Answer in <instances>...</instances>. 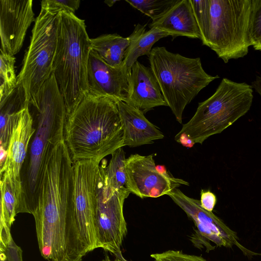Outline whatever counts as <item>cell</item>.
<instances>
[{"mask_svg":"<svg viewBox=\"0 0 261 261\" xmlns=\"http://www.w3.org/2000/svg\"><path fill=\"white\" fill-rule=\"evenodd\" d=\"M100 163L93 160L72 163L71 205L65 261H82L84 256L95 249L94 218Z\"/></svg>","mask_w":261,"mask_h":261,"instance_id":"6","label":"cell"},{"mask_svg":"<svg viewBox=\"0 0 261 261\" xmlns=\"http://www.w3.org/2000/svg\"><path fill=\"white\" fill-rule=\"evenodd\" d=\"M248 33L251 46L261 50V0H251Z\"/></svg>","mask_w":261,"mask_h":261,"instance_id":"25","label":"cell"},{"mask_svg":"<svg viewBox=\"0 0 261 261\" xmlns=\"http://www.w3.org/2000/svg\"><path fill=\"white\" fill-rule=\"evenodd\" d=\"M16 59L13 56L0 53V101L3 100L17 85L15 71Z\"/></svg>","mask_w":261,"mask_h":261,"instance_id":"23","label":"cell"},{"mask_svg":"<svg viewBox=\"0 0 261 261\" xmlns=\"http://www.w3.org/2000/svg\"><path fill=\"white\" fill-rule=\"evenodd\" d=\"M90 39L84 20L72 13L60 12L52 73L63 97L67 115L72 112L88 92Z\"/></svg>","mask_w":261,"mask_h":261,"instance_id":"4","label":"cell"},{"mask_svg":"<svg viewBox=\"0 0 261 261\" xmlns=\"http://www.w3.org/2000/svg\"><path fill=\"white\" fill-rule=\"evenodd\" d=\"M200 203L201 206L204 210L212 212L217 203L216 196L209 190L206 191L201 190Z\"/></svg>","mask_w":261,"mask_h":261,"instance_id":"30","label":"cell"},{"mask_svg":"<svg viewBox=\"0 0 261 261\" xmlns=\"http://www.w3.org/2000/svg\"><path fill=\"white\" fill-rule=\"evenodd\" d=\"M48 261H55V260H49Z\"/></svg>","mask_w":261,"mask_h":261,"instance_id":"37","label":"cell"},{"mask_svg":"<svg viewBox=\"0 0 261 261\" xmlns=\"http://www.w3.org/2000/svg\"><path fill=\"white\" fill-rule=\"evenodd\" d=\"M133 36L123 37L117 34H106L91 38V50L109 65L118 68L123 66L125 53Z\"/></svg>","mask_w":261,"mask_h":261,"instance_id":"20","label":"cell"},{"mask_svg":"<svg viewBox=\"0 0 261 261\" xmlns=\"http://www.w3.org/2000/svg\"><path fill=\"white\" fill-rule=\"evenodd\" d=\"M72 185V162L64 140L49 153L33 214L42 256L65 261Z\"/></svg>","mask_w":261,"mask_h":261,"instance_id":"1","label":"cell"},{"mask_svg":"<svg viewBox=\"0 0 261 261\" xmlns=\"http://www.w3.org/2000/svg\"><path fill=\"white\" fill-rule=\"evenodd\" d=\"M60 12L41 6L35 20L30 44L17 76V85L24 88L29 105L35 103L41 88L52 74Z\"/></svg>","mask_w":261,"mask_h":261,"instance_id":"9","label":"cell"},{"mask_svg":"<svg viewBox=\"0 0 261 261\" xmlns=\"http://www.w3.org/2000/svg\"><path fill=\"white\" fill-rule=\"evenodd\" d=\"M125 102L144 113L156 107L168 106L151 68L138 61L131 68Z\"/></svg>","mask_w":261,"mask_h":261,"instance_id":"15","label":"cell"},{"mask_svg":"<svg viewBox=\"0 0 261 261\" xmlns=\"http://www.w3.org/2000/svg\"><path fill=\"white\" fill-rule=\"evenodd\" d=\"M107 165V161L103 159L99 166L94 218L95 249L101 248L120 257L121 247L127 232L123 204L130 192L127 189L114 190L109 185L105 171Z\"/></svg>","mask_w":261,"mask_h":261,"instance_id":"10","label":"cell"},{"mask_svg":"<svg viewBox=\"0 0 261 261\" xmlns=\"http://www.w3.org/2000/svg\"><path fill=\"white\" fill-rule=\"evenodd\" d=\"M154 261H206L201 256L190 255L181 251L169 250L150 255Z\"/></svg>","mask_w":261,"mask_h":261,"instance_id":"28","label":"cell"},{"mask_svg":"<svg viewBox=\"0 0 261 261\" xmlns=\"http://www.w3.org/2000/svg\"><path fill=\"white\" fill-rule=\"evenodd\" d=\"M125 165L127 189L141 198L168 195L180 185H189L171 174L165 175L159 172L153 154H132L126 159Z\"/></svg>","mask_w":261,"mask_h":261,"instance_id":"12","label":"cell"},{"mask_svg":"<svg viewBox=\"0 0 261 261\" xmlns=\"http://www.w3.org/2000/svg\"><path fill=\"white\" fill-rule=\"evenodd\" d=\"M80 0H42L41 6L59 11H66L74 14L79 9Z\"/></svg>","mask_w":261,"mask_h":261,"instance_id":"29","label":"cell"},{"mask_svg":"<svg viewBox=\"0 0 261 261\" xmlns=\"http://www.w3.org/2000/svg\"><path fill=\"white\" fill-rule=\"evenodd\" d=\"M117 1H106L105 3L109 7H112Z\"/></svg>","mask_w":261,"mask_h":261,"instance_id":"35","label":"cell"},{"mask_svg":"<svg viewBox=\"0 0 261 261\" xmlns=\"http://www.w3.org/2000/svg\"><path fill=\"white\" fill-rule=\"evenodd\" d=\"M22 253L12 238L10 228L0 222V261H23Z\"/></svg>","mask_w":261,"mask_h":261,"instance_id":"24","label":"cell"},{"mask_svg":"<svg viewBox=\"0 0 261 261\" xmlns=\"http://www.w3.org/2000/svg\"><path fill=\"white\" fill-rule=\"evenodd\" d=\"M253 88L246 83L223 78L215 92L199 102L192 118L178 133L202 144L208 137L221 133L250 110Z\"/></svg>","mask_w":261,"mask_h":261,"instance_id":"7","label":"cell"},{"mask_svg":"<svg viewBox=\"0 0 261 261\" xmlns=\"http://www.w3.org/2000/svg\"><path fill=\"white\" fill-rule=\"evenodd\" d=\"M168 195L194 222L196 229L191 241L196 247L205 248L208 252L216 246L228 248L236 246L246 256L261 255L243 246L239 242L237 232L212 212L204 210L200 200L187 196L177 188Z\"/></svg>","mask_w":261,"mask_h":261,"instance_id":"11","label":"cell"},{"mask_svg":"<svg viewBox=\"0 0 261 261\" xmlns=\"http://www.w3.org/2000/svg\"><path fill=\"white\" fill-rule=\"evenodd\" d=\"M120 257H121V258H122L124 261H129V260H126V259H125V258L123 257V256H122V255H121V256H120Z\"/></svg>","mask_w":261,"mask_h":261,"instance_id":"36","label":"cell"},{"mask_svg":"<svg viewBox=\"0 0 261 261\" xmlns=\"http://www.w3.org/2000/svg\"><path fill=\"white\" fill-rule=\"evenodd\" d=\"M123 131L124 146L137 147L164 137L144 113L123 101L117 102Z\"/></svg>","mask_w":261,"mask_h":261,"instance_id":"18","label":"cell"},{"mask_svg":"<svg viewBox=\"0 0 261 261\" xmlns=\"http://www.w3.org/2000/svg\"><path fill=\"white\" fill-rule=\"evenodd\" d=\"M164 31L173 38L184 36L201 40L190 0H177L148 25Z\"/></svg>","mask_w":261,"mask_h":261,"instance_id":"17","label":"cell"},{"mask_svg":"<svg viewBox=\"0 0 261 261\" xmlns=\"http://www.w3.org/2000/svg\"><path fill=\"white\" fill-rule=\"evenodd\" d=\"M111 159L105 168L109 185L116 190L127 189L125 170V153L122 147L111 154Z\"/></svg>","mask_w":261,"mask_h":261,"instance_id":"22","label":"cell"},{"mask_svg":"<svg viewBox=\"0 0 261 261\" xmlns=\"http://www.w3.org/2000/svg\"><path fill=\"white\" fill-rule=\"evenodd\" d=\"M33 122L29 105L17 113L7 149L6 161L0 169L1 175L7 169L10 168L17 176L21 177L30 143L36 132V128L33 127Z\"/></svg>","mask_w":261,"mask_h":261,"instance_id":"16","label":"cell"},{"mask_svg":"<svg viewBox=\"0 0 261 261\" xmlns=\"http://www.w3.org/2000/svg\"><path fill=\"white\" fill-rule=\"evenodd\" d=\"M146 25L138 24L131 34L132 42L125 53L123 65L129 70L137 61L138 58L143 55L149 56L153 44L161 38L170 36L167 33L155 28L145 31Z\"/></svg>","mask_w":261,"mask_h":261,"instance_id":"21","label":"cell"},{"mask_svg":"<svg viewBox=\"0 0 261 261\" xmlns=\"http://www.w3.org/2000/svg\"><path fill=\"white\" fill-rule=\"evenodd\" d=\"M130 71L124 65L118 68L109 65L91 50L87 69L88 92L109 98L116 102H125Z\"/></svg>","mask_w":261,"mask_h":261,"instance_id":"14","label":"cell"},{"mask_svg":"<svg viewBox=\"0 0 261 261\" xmlns=\"http://www.w3.org/2000/svg\"><path fill=\"white\" fill-rule=\"evenodd\" d=\"M177 0H126L130 6L142 13L154 19Z\"/></svg>","mask_w":261,"mask_h":261,"instance_id":"26","label":"cell"},{"mask_svg":"<svg viewBox=\"0 0 261 261\" xmlns=\"http://www.w3.org/2000/svg\"><path fill=\"white\" fill-rule=\"evenodd\" d=\"M174 139L176 142L187 147H192L195 144L188 136L184 134L177 133Z\"/></svg>","mask_w":261,"mask_h":261,"instance_id":"31","label":"cell"},{"mask_svg":"<svg viewBox=\"0 0 261 261\" xmlns=\"http://www.w3.org/2000/svg\"><path fill=\"white\" fill-rule=\"evenodd\" d=\"M101 261H112V260L110 258V257H109L108 255H106L105 256V258L103 259L102 260H101ZM114 261H124V260L121 258V257H116V258Z\"/></svg>","mask_w":261,"mask_h":261,"instance_id":"34","label":"cell"},{"mask_svg":"<svg viewBox=\"0 0 261 261\" xmlns=\"http://www.w3.org/2000/svg\"><path fill=\"white\" fill-rule=\"evenodd\" d=\"M148 59L165 100L180 124L187 105L201 90L220 77L207 73L200 58L186 57L163 46L153 47Z\"/></svg>","mask_w":261,"mask_h":261,"instance_id":"5","label":"cell"},{"mask_svg":"<svg viewBox=\"0 0 261 261\" xmlns=\"http://www.w3.org/2000/svg\"><path fill=\"white\" fill-rule=\"evenodd\" d=\"M7 156V151L2 146H0V169H1L5 163L6 161Z\"/></svg>","mask_w":261,"mask_h":261,"instance_id":"33","label":"cell"},{"mask_svg":"<svg viewBox=\"0 0 261 261\" xmlns=\"http://www.w3.org/2000/svg\"><path fill=\"white\" fill-rule=\"evenodd\" d=\"M251 86L261 96V75L256 76L255 80L251 83Z\"/></svg>","mask_w":261,"mask_h":261,"instance_id":"32","label":"cell"},{"mask_svg":"<svg viewBox=\"0 0 261 261\" xmlns=\"http://www.w3.org/2000/svg\"><path fill=\"white\" fill-rule=\"evenodd\" d=\"M205 45L225 63L245 57L251 46L248 25L251 0H209Z\"/></svg>","mask_w":261,"mask_h":261,"instance_id":"8","label":"cell"},{"mask_svg":"<svg viewBox=\"0 0 261 261\" xmlns=\"http://www.w3.org/2000/svg\"><path fill=\"white\" fill-rule=\"evenodd\" d=\"M1 193L0 222L11 228L18 213H21L23 202L21 177L12 169L5 170L0 176Z\"/></svg>","mask_w":261,"mask_h":261,"instance_id":"19","label":"cell"},{"mask_svg":"<svg viewBox=\"0 0 261 261\" xmlns=\"http://www.w3.org/2000/svg\"><path fill=\"white\" fill-rule=\"evenodd\" d=\"M194 16L199 29L203 45H205L210 22L209 0H190Z\"/></svg>","mask_w":261,"mask_h":261,"instance_id":"27","label":"cell"},{"mask_svg":"<svg viewBox=\"0 0 261 261\" xmlns=\"http://www.w3.org/2000/svg\"><path fill=\"white\" fill-rule=\"evenodd\" d=\"M29 108L35 113L37 124L21 172V213L33 215L48 155L52 148L64 139L66 110L53 73L41 88L34 104L29 105Z\"/></svg>","mask_w":261,"mask_h":261,"instance_id":"3","label":"cell"},{"mask_svg":"<svg viewBox=\"0 0 261 261\" xmlns=\"http://www.w3.org/2000/svg\"><path fill=\"white\" fill-rule=\"evenodd\" d=\"M34 20L32 0H0L1 51L17 54Z\"/></svg>","mask_w":261,"mask_h":261,"instance_id":"13","label":"cell"},{"mask_svg":"<svg viewBox=\"0 0 261 261\" xmlns=\"http://www.w3.org/2000/svg\"><path fill=\"white\" fill-rule=\"evenodd\" d=\"M64 141L72 163L83 160L101 162L124 146L117 102L88 92L66 116Z\"/></svg>","mask_w":261,"mask_h":261,"instance_id":"2","label":"cell"}]
</instances>
